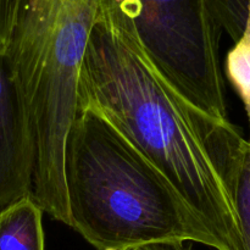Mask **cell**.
<instances>
[{
  "instance_id": "9",
  "label": "cell",
  "mask_w": 250,
  "mask_h": 250,
  "mask_svg": "<svg viewBox=\"0 0 250 250\" xmlns=\"http://www.w3.org/2000/svg\"><path fill=\"white\" fill-rule=\"evenodd\" d=\"M236 205L241 227L242 250H250V144L244 149L243 161L237 186Z\"/></svg>"
},
{
  "instance_id": "10",
  "label": "cell",
  "mask_w": 250,
  "mask_h": 250,
  "mask_svg": "<svg viewBox=\"0 0 250 250\" xmlns=\"http://www.w3.org/2000/svg\"><path fill=\"white\" fill-rule=\"evenodd\" d=\"M23 0H0V53L9 45Z\"/></svg>"
},
{
  "instance_id": "3",
  "label": "cell",
  "mask_w": 250,
  "mask_h": 250,
  "mask_svg": "<svg viewBox=\"0 0 250 250\" xmlns=\"http://www.w3.org/2000/svg\"><path fill=\"white\" fill-rule=\"evenodd\" d=\"M95 12V0H27L4 53L31 141V197L68 227L65 146L77 114L80 71Z\"/></svg>"
},
{
  "instance_id": "1",
  "label": "cell",
  "mask_w": 250,
  "mask_h": 250,
  "mask_svg": "<svg viewBox=\"0 0 250 250\" xmlns=\"http://www.w3.org/2000/svg\"><path fill=\"white\" fill-rule=\"evenodd\" d=\"M78 107L99 112L170 181L219 243L242 250L236 205L247 141L186 99L142 49L127 0H95Z\"/></svg>"
},
{
  "instance_id": "12",
  "label": "cell",
  "mask_w": 250,
  "mask_h": 250,
  "mask_svg": "<svg viewBox=\"0 0 250 250\" xmlns=\"http://www.w3.org/2000/svg\"><path fill=\"white\" fill-rule=\"evenodd\" d=\"M247 23L249 24V27H250V9H249V16H248V22H247Z\"/></svg>"
},
{
  "instance_id": "4",
  "label": "cell",
  "mask_w": 250,
  "mask_h": 250,
  "mask_svg": "<svg viewBox=\"0 0 250 250\" xmlns=\"http://www.w3.org/2000/svg\"><path fill=\"white\" fill-rule=\"evenodd\" d=\"M137 39L156 70L194 106L226 121L221 27L207 0H127Z\"/></svg>"
},
{
  "instance_id": "11",
  "label": "cell",
  "mask_w": 250,
  "mask_h": 250,
  "mask_svg": "<svg viewBox=\"0 0 250 250\" xmlns=\"http://www.w3.org/2000/svg\"><path fill=\"white\" fill-rule=\"evenodd\" d=\"M133 250H194L192 246L186 243H161V244H150V246L141 247Z\"/></svg>"
},
{
  "instance_id": "2",
  "label": "cell",
  "mask_w": 250,
  "mask_h": 250,
  "mask_svg": "<svg viewBox=\"0 0 250 250\" xmlns=\"http://www.w3.org/2000/svg\"><path fill=\"white\" fill-rule=\"evenodd\" d=\"M63 171L70 227L97 250L187 242L219 250L170 181L99 112L77 109Z\"/></svg>"
},
{
  "instance_id": "6",
  "label": "cell",
  "mask_w": 250,
  "mask_h": 250,
  "mask_svg": "<svg viewBox=\"0 0 250 250\" xmlns=\"http://www.w3.org/2000/svg\"><path fill=\"white\" fill-rule=\"evenodd\" d=\"M42 208L31 195L0 211V250H44Z\"/></svg>"
},
{
  "instance_id": "13",
  "label": "cell",
  "mask_w": 250,
  "mask_h": 250,
  "mask_svg": "<svg viewBox=\"0 0 250 250\" xmlns=\"http://www.w3.org/2000/svg\"><path fill=\"white\" fill-rule=\"evenodd\" d=\"M109 250H114V249H109ZM129 250H133V249H129Z\"/></svg>"
},
{
  "instance_id": "7",
  "label": "cell",
  "mask_w": 250,
  "mask_h": 250,
  "mask_svg": "<svg viewBox=\"0 0 250 250\" xmlns=\"http://www.w3.org/2000/svg\"><path fill=\"white\" fill-rule=\"evenodd\" d=\"M225 75L243 103L249 126L250 144V27L247 23L242 36L234 42L225 60Z\"/></svg>"
},
{
  "instance_id": "8",
  "label": "cell",
  "mask_w": 250,
  "mask_h": 250,
  "mask_svg": "<svg viewBox=\"0 0 250 250\" xmlns=\"http://www.w3.org/2000/svg\"><path fill=\"white\" fill-rule=\"evenodd\" d=\"M207 5L222 32L236 42L246 29L250 0H207Z\"/></svg>"
},
{
  "instance_id": "5",
  "label": "cell",
  "mask_w": 250,
  "mask_h": 250,
  "mask_svg": "<svg viewBox=\"0 0 250 250\" xmlns=\"http://www.w3.org/2000/svg\"><path fill=\"white\" fill-rule=\"evenodd\" d=\"M33 155L19 90L0 53V211L32 193Z\"/></svg>"
}]
</instances>
